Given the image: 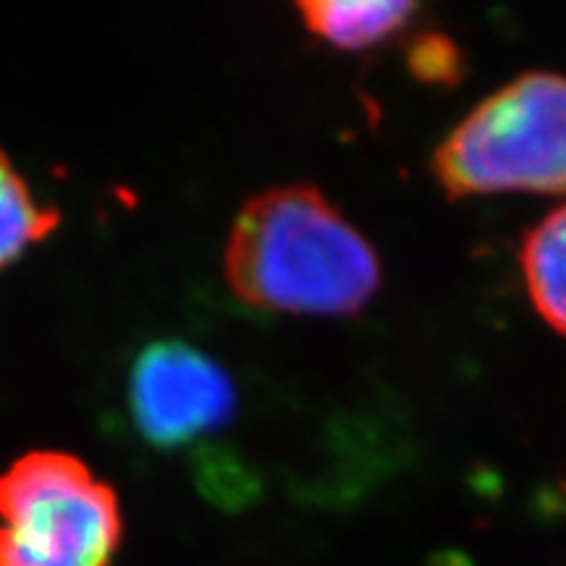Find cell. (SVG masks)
Instances as JSON below:
<instances>
[{
    "label": "cell",
    "mask_w": 566,
    "mask_h": 566,
    "mask_svg": "<svg viewBox=\"0 0 566 566\" xmlns=\"http://www.w3.org/2000/svg\"><path fill=\"white\" fill-rule=\"evenodd\" d=\"M59 221V210L34 200L30 184L0 150V268L21 258L27 247L42 242Z\"/></svg>",
    "instance_id": "obj_7"
},
{
    "label": "cell",
    "mask_w": 566,
    "mask_h": 566,
    "mask_svg": "<svg viewBox=\"0 0 566 566\" xmlns=\"http://www.w3.org/2000/svg\"><path fill=\"white\" fill-rule=\"evenodd\" d=\"M129 409L145 441L176 449L223 428L237 409V388L197 346L155 342L132 365Z\"/></svg>",
    "instance_id": "obj_4"
},
{
    "label": "cell",
    "mask_w": 566,
    "mask_h": 566,
    "mask_svg": "<svg viewBox=\"0 0 566 566\" xmlns=\"http://www.w3.org/2000/svg\"><path fill=\"white\" fill-rule=\"evenodd\" d=\"M296 11L317 40L342 51H365L396 38L420 9L409 0H304L296 3Z\"/></svg>",
    "instance_id": "obj_5"
},
{
    "label": "cell",
    "mask_w": 566,
    "mask_h": 566,
    "mask_svg": "<svg viewBox=\"0 0 566 566\" xmlns=\"http://www.w3.org/2000/svg\"><path fill=\"white\" fill-rule=\"evenodd\" d=\"M520 268L535 313L566 336V205L551 210L525 233Z\"/></svg>",
    "instance_id": "obj_6"
},
{
    "label": "cell",
    "mask_w": 566,
    "mask_h": 566,
    "mask_svg": "<svg viewBox=\"0 0 566 566\" xmlns=\"http://www.w3.org/2000/svg\"><path fill=\"white\" fill-rule=\"evenodd\" d=\"M118 495L63 451H32L0 475V566H111Z\"/></svg>",
    "instance_id": "obj_3"
},
{
    "label": "cell",
    "mask_w": 566,
    "mask_h": 566,
    "mask_svg": "<svg viewBox=\"0 0 566 566\" xmlns=\"http://www.w3.org/2000/svg\"><path fill=\"white\" fill-rule=\"evenodd\" d=\"M407 66L415 80L424 84H454L464 76V53L454 40L441 32H424L407 51Z\"/></svg>",
    "instance_id": "obj_8"
},
{
    "label": "cell",
    "mask_w": 566,
    "mask_h": 566,
    "mask_svg": "<svg viewBox=\"0 0 566 566\" xmlns=\"http://www.w3.org/2000/svg\"><path fill=\"white\" fill-rule=\"evenodd\" d=\"M223 271L250 307L283 315H354L380 289V260L313 184L250 197L231 223Z\"/></svg>",
    "instance_id": "obj_1"
},
{
    "label": "cell",
    "mask_w": 566,
    "mask_h": 566,
    "mask_svg": "<svg viewBox=\"0 0 566 566\" xmlns=\"http://www.w3.org/2000/svg\"><path fill=\"white\" fill-rule=\"evenodd\" d=\"M562 488H564V493H566V480H564V485H562Z\"/></svg>",
    "instance_id": "obj_9"
},
{
    "label": "cell",
    "mask_w": 566,
    "mask_h": 566,
    "mask_svg": "<svg viewBox=\"0 0 566 566\" xmlns=\"http://www.w3.org/2000/svg\"><path fill=\"white\" fill-rule=\"evenodd\" d=\"M449 200L566 195V74L527 71L480 101L430 160Z\"/></svg>",
    "instance_id": "obj_2"
}]
</instances>
